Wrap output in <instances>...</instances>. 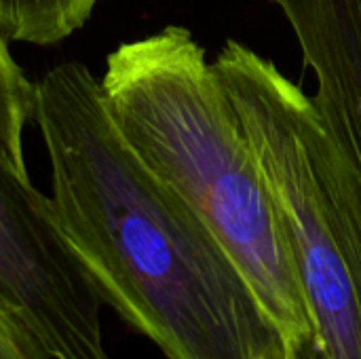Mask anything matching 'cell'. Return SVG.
<instances>
[{"instance_id": "obj_7", "label": "cell", "mask_w": 361, "mask_h": 359, "mask_svg": "<svg viewBox=\"0 0 361 359\" xmlns=\"http://www.w3.org/2000/svg\"><path fill=\"white\" fill-rule=\"evenodd\" d=\"M0 359H49L21 320L0 298Z\"/></svg>"}, {"instance_id": "obj_5", "label": "cell", "mask_w": 361, "mask_h": 359, "mask_svg": "<svg viewBox=\"0 0 361 359\" xmlns=\"http://www.w3.org/2000/svg\"><path fill=\"white\" fill-rule=\"evenodd\" d=\"M315 76L324 118L361 171V0H269Z\"/></svg>"}, {"instance_id": "obj_3", "label": "cell", "mask_w": 361, "mask_h": 359, "mask_svg": "<svg viewBox=\"0 0 361 359\" xmlns=\"http://www.w3.org/2000/svg\"><path fill=\"white\" fill-rule=\"evenodd\" d=\"M214 68L288 235L319 359H361V171L313 95L269 57L226 40Z\"/></svg>"}, {"instance_id": "obj_8", "label": "cell", "mask_w": 361, "mask_h": 359, "mask_svg": "<svg viewBox=\"0 0 361 359\" xmlns=\"http://www.w3.org/2000/svg\"><path fill=\"white\" fill-rule=\"evenodd\" d=\"M260 359H319V351L313 339L305 341H281L273 351H269L264 358Z\"/></svg>"}, {"instance_id": "obj_2", "label": "cell", "mask_w": 361, "mask_h": 359, "mask_svg": "<svg viewBox=\"0 0 361 359\" xmlns=\"http://www.w3.org/2000/svg\"><path fill=\"white\" fill-rule=\"evenodd\" d=\"M99 89L135 154L226 250L286 341L315 336L300 275L245 127L214 61L184 25L127 40Z\"/></svg>"}, {"instance_id": "obj_1", "label": "cell", "mask_w": 361, "mask_h": 359, "mask_svg": "<svg viewBox=\"0 0 361 359\" xmlns=\"http://www.w3.org/2000/svg\"><path fill=\"white\" fill-rule=\"evenodd\" d=\"M34 125L59 231L102 305L167 359H260L283 341L214 233L127 144L89 66L36 78Z\"/></svg>"}, {"instance_id": "obj_4", "label": "cell", "mask_w": 361, "mask_h": 359, "mask_svg": "<svg viewBox=\"0 0 361 359\" xmlns=\"http://www.w3.org/2000/svg\"><path fill=\"white\" fill-rule=\"evenodd\" d=\"M0 36V298L49 359H114L102 300L70 252L51 197L30 178L23 133L34 123L36 80Z\"/></svg>"}, {"instance_id": "obj_6", "label": "cell", "mask_w": 361, "mask_h": 359, "mask_svg": "<svg viewBox=\"0 0 361 359\" xmlns=\"http://www.w3.org/2000/svg\"><path fill=\"white\" fill-rule=\"evenodd\" d=\"M99 0H0V36L8 42L51 47L78 32Z\"/></svg>"}]
</instances>
